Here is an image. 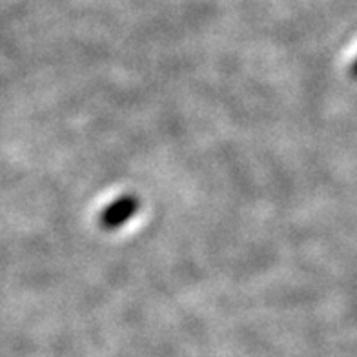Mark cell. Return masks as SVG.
<instances>
[{"label":"cell","mask_w":357,"mask_h":357,"mask_svg":"<svg viewBox=\"0 0 357 357\" xmlns=\"http://www.w3.org/2000/svg\"><path fill=\"white\" fill-rule=\"evenodd\" d=\"M352 75L357 77V59H356V62H354V66H352Z\"/></svg>","instance_id":"6da1fadb"}]
</instances>
